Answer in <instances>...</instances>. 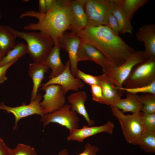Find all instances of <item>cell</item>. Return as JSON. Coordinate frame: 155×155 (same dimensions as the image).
<instances>
[{
  "mask_svg": "<svg viewBox=\"0 0 155 155\" xmlns=\"http://www.w3.org/2000/svg\"><path fill=\"white\" fill-rule=\"evenodd\" d=\"M76 33L101 52L113 66L122 65L135 51L106 25L87 26Z\"/></svg>",
  "mask_w": 155,
  "mask_h": 155,
  "instance_id": "obj_1",
  "label": "cell"
},
{
  "mask_svg": "<svg viewBox=\"0 0 155 155\" xmlns=\"http://www.w3.org/2000/svg\"><path fill=\"white\" fill-rule=\"evenodd\" d=\"M69 0H56L51 9L45 13L34 10L22 13L20 18H36V23H30L24 27L26 30H38L51 37L54 43L59 41L64 33L70 30L71 18L68 5Z\"/></svg>",
  "mask_w": 155,
  "mask_h": 155,
  "instance_id": "obj_2",
  "label": "cell"
},
{
  "mask_svg": "<svg viewBox=\"0 0 155 155\" xmlns=\"http://www.w3.org/2000/svg\"><path fill=\"white\" fill-rule=\"evenodd\" d=\"M9 30L17 37L25 40L28 53L34 62L43 63L54 45L52 38L41 32H25L16 30L8 26Z\"/></svg>",
  "mask_w": 155,
  "mask_h": 155,
  "instance_id": "obj_3",
  "label": "cell"
},
{
  "mask_svg": "<svg viewBox=\"0 0 155 155\" xmlns=\"http://www.w3.org/2000/svg\"><path fill=\"white\" fill-rule=\"evenodd\" d=\"M110 107L112 115L120 123L126 140L130 144L137 145L144 131L141 112L126 115L116 107Z\"/></svg>",
  "mask_w": 155,
  "mask_h": 155,
  "instance_id": "obj_4",
  "label": "cell"
},
{
  "mask_svg": "<svg viewBox=\"0 0 155 155\" xmlns=\"http://www.w3.org/2000/svg\"><path fill=\"white\" fill-rule=\"evenodd\" d=\"M155 81V58L136 65L124 82V88H133L148 85Z\"/></svg>",
  "mask_w": 155,
  "mask_h": 155,
  "instance_id": "obj_5",
  "label": "cell"
},
{
  "mask_svg": "<svg viewBox=\"0 0 155 155\" xmlns=\"http://www.w3.org/2000/svg\"><path fill=\"white\" fill-rule=\"evenodd\" d=\"M143 53V51L142 50L135 51L122 65L118 66H112L103 72L109 77L116 86L123 87L124 82L133 67L145 60Z\"/></svg>",
  "mask_w": 155,
  "mask_h": 155,
  "instance_id": "obj_6",
  "label": "cell"
},
{
  "mask_svg": "<svg viewBox=\"0 0 155 155\" xmlns=\"http://www.w3.org/2000/svg\"><path fill=\"white\" fill-rule=\"evenodd\" d=\"M40 121L45 127L49 123H55L66 128L69 132L79 128V119L77 113L71 109L69 104L41 117Z\"/></svg>",
  "mask_w": 155,
  "mask_h": 155,
  "instance_id": "obj_7",
  "label": "cell"
},
{
  "mask_svg": "<svg viewBox=\"0 0 155 155\" xmlns=\"http://www.w3.org/2000/svg\"><path fill=\"white\" fill-rule=\"evenodd\" d=\"M87 26L106 25L111 12L109 0H86L84 5Z\"/></svg>",
  "mask_w": 155,
  "mask_h": 155,
  "instance_id": "obj_8",
  "label": "cell"
},
{
  "mask_svg": "<svg viewBox=\"0 0 155 155\" xmlns=\"http://www.w3.org/2000/svg\"><path fill=\"white\" fill-rule=\"evenodd\" d=\"M41 89L45 92L42 96L43 100L40 103L44 115L58 110L65 104L66 94L60 86L52 84L41 87Z\"/></svg>",
  "mask_w": 155,
  "mask_h": 155,
  "instance_id": "obj_9",
  "label": "cell"
},
{
  "mask_svg": "<svg viewBox=\"0 0 155 155\" xmlns=\"http://www.w3.org/2000/svg\"><path fill=\"white\" fill-rule=\"evenodd\" d=\"M42 98V94L38 93L35 100L29 104L16 107L9 106L1 102L0 103V110L14 115L15 121L13 129L15 130L17 128L18 122L21 119L34 114L39 115L41 117L44 115L40 105Z\"/></svg>",
  "mask_w": 155,
  "mask_h": 155,
  "instance_id": "obj_10",
  "label": "cell"
},
{
  "mask_svg": "<svg viewBox=\"0 0 155 155\" xmlns=\"http://www.w3.org/2000/svg\"><path fill=\"white\" fill-rule=\"evenodd\" d=\"M82 40L76 33L67 31L64 33L59 41L61 48L68 54L71 71L73 76L75 77L78 69V53Z\"/></svg>",
  "mask_w": 155,
  "mask_h": 155,
  "instance_id": "obj_11",
  "label": "cell"
},
{
  "mask_svg": "<svg viewBox=\"0 0 155 155\" xmlns=\"http://www.w3.org/2000/svg\"><path fill=\"white\" fill-rule=\"evenodd\" d=\"M65 65V68L62 73L57 76L49 79L45 83L41 84L40 86L44 87L52 84L59 85L65 94L70 90L76 92L83 88L84 86V83L72 75L69 60L66 61Z\"/></svg>",
  "mask_w": 155,
  "mask_h": 155,
  "instance_id": "obj_12",
  "label": "cell"
},
{
  "mask_svg": "<svg viewBox=\"0 0 155 155\" xmlns=\"http://www.w3.org/2000/svg\"><path fill=\"white\" fill-rule=\"evenodd\" d=\"M78 61H90L100 66L102 71L112 66L103 54L96 48L82 39L78 50Z\"/></svg>",
  "mask_w": 155,
  "mask_h": 155,
  "instance_id": "obj_13",
  "label": "cell"
},
{
  "mask_svg": "<svg viewBox=\"0 0 155 155\" xmlns=\"http://www.w3.org/2000/svg\"><path fill=\"white\" fill-rule=\"evenodd\" d=\"M114 128V124L110 121L99 126L84 125L81 128L73 129L69 132L67 139L68 141H76L83 143L86 138L98 133L105 132L112 134Z\"/></svg>",
  "mask_w": 155,
  "mask_h": 155,
  "instance_id": "obj_14",
  "label": "cell"
},
{
  "mask_svg": "<svg viewBox=\"0 0 155 155\" xmlns=\"http://www.w3.org/2000/svg\"><path fill=\"white\" fill-rule=\"evenodd\" d=\"M86 0H69L68 6L71 21L70 32L77 33L87 26V19L84 8Z\"/></svg>",
  "mask_w": 155,
  "mask_h": 155,
  "instance_id": "obj_15",
  "label": "cell"
},
{
  "mask_svg": "<svg viewBox=\"0 0 155 155\" xmlns=\"http://www.w3.org/2000/svg\"><path fill=\"white\" fill-rule=\"evenodd\" d=\"M136 38L144 43L145 50L143 56L145 60L155 58V25L149 24L142 26L136 34Z\"/></svg>",
  "mask_w": 155,
  "mask_h": 155,
  "instance_id": "obj_16",
  "label": "cell"
},
{
  "mask_svg": "<svg viewBox=\"0 0 155 155\" xmlns=\"http://www.w3.org/2000/svg\"><path fill=\"white\" fill-rule=\"evenodd\" d=\"M107 105L113 106L121 98L123 91L118 89L109 77L104 73L96 76Z\"/></svg>",
  "mask_w": 155,
  "mask_h": 155,
  "instance_id": "obj_17",
  "label": "cell"
},
{
  "mask_svg": "<svg viewBox=\"0 0 155 155\" xmlns=\"http://www.w3.org/2000/svg\"><path fill=\"white\" fill-rule=\"evenodd\" d=\"M87 98L86 92L84 91H78L72 93L67 98V102L71 106L73 111L82 116L87 122L88 126H93L94 121L90 118L85 106Z\"/></svg>",
  "mask_w": 155,
  "mask_h": 155,
  "instance_id": "obj_18",
  "label": "cell"
},
{
  "mask_svg": "<svg viewBox=\"0 0 155 155\" xmlns=\"http://www.w3.org/2000/svg\"><path fill=\"white\" fill-rule=\"evenodd\" d=\"M54 45L48 54L43 63L51 71L48 78L49 79L55 78L64 70L65 65L62 62L60 56L61 48L59 42L54 43Z\"/></svg>",
  "mask_w": 155,
  "mask_h": 155,
  "instance_id": "obj_19",
  "label": "cell"
},
{
  "mask_svg": "<svg viewBox=\"0 0 155 155\" xmlns=\"http://www.w3.org/2000/svg\"><path fill=\"white\" fill-rule=\"evenodd\" d=\"M48 71V68L43 62H34L29 64L28 75L32 78L33 82L30 102L33 101L35 99L44 74Z\"/></svg>",
  "mask_w": 155,
  "mask_h": 155,
  "instance_id": "obj_20",
  "label": "cell"
},
{
  "mask_svg": "<svg viewBox=\"0 0 155 155\" xmlns=\"http://www.w3.org/2000/svg\"><path fill=\"white\" fill-rule=\"evenodd\" d=\"M112 13L116 18L121 33L131 34L133 29L130 20L126 16L119 5L118 0H109Z\"/></svg>",
  "mask_w": 155,
  "mask_h": 155,
  "instance_id": "obj_21",
  "label": "cell"
},
{
  "mask_svg": "<svg viewBox=\"0 0 155 155\" xmlns=\"http://www.w3.org/2000/svg\"><path fill=\"white\" fill-rule=\"evenodd\" d=\"M111 106L122 110L123 113L131 112L133 113L140 112L142 105L137 94L127 92L125 98H121L114 105Z\"/></svg>",
  "mask_w": 155,
  "mask_h": 155,
  "instance_id": "obj_22",
  "label": "cell"
},
{
  "mask_svg": "<svg viewBox=\"0 0 155 155\" xmlns=\"http://www.w3.org/2000/svg\"><path fill=\"white\" fill-rule=\"evenodd\" d=\"M16 37L8 26L0 24V52L5 56L15 46Z\"/></svg>",
  "mask_w": 155,
  "mask_h": 155,
  "instance_id": "obj_23",
  "label": "cell"
},
{
  "mask_svg": "<svg viewBox=\"0 0 155 155\" xmlns=\"http://www.w3.org/2000/svg\"><path fill=\"white\" fill-rule=\"evenodd\" d=\"M149 1L148 0H118L120 8L130 21L135 12Z\"/></svg>",
  "mask_w": 155,
  "mask_h": 155,
  "instance_id": "obj_24",
  "label": "cell"
},
{
  "mask_svg": "<svg viewBox=\"0 0 155 155\" xmlns=\"http://www.w3.org/2000/svg\"><path fill=\"white\" fill-rule=\"evenodd\" d=\"M27 53L28 49L26 44L23 42L18 43L4 56L0 62V66L18 60Z\"/></svg>",
  "mask_w": 155,
  "mask_h": 155,
  "instance_id": "obj_25",
  "label": "cell"
},
{
  "mask_svg": "<svg viewBox=\"0 0 155 155\" xmlns=\"http://www.w3.org/2000/svg\"><path fill=\"white\" fill-rule=\"evenodd\" d=\"M146 152H155V131L144 130L138 141L137 145Z\"/></svg>",
  "mask_w": 155,
  "mask_h": 155,
  "instance_id": "obj_26",
  "label": "cell"
},
{
  "mask_svg": "<svg viewBox=\"0 0 155 155\" xmlns=\"http://www.w3.org/2000/svg\"><path fill=\"white\" fill-rule=\"evenodd\" d=\"M139 100L142 105V112L155 113V94L144 93L139 96Z\"/></svg>",
  "mask_w": 155,
  "mask_h": 155,
  "instance_id": "obj_27",
  "label": "cell"
},
{
  "mask_svg": "<svg viewBox=\"0 0 155 155\" xmlns=\"http://www.w3.org/2000/svg\"><path fill=\"white\" fill-rule=\"evenodd\" d=\"M117 88L118 89L123 91L134 94L143 93L155 94V81L148 85L135 88H126L123 87H117Z\"/></svg>",
  "mask_w": 155,
  "mask_h": 155,
  "instance_id": "obj_28",
  "label": "cell"
},
{
  "mask_svg": "<svg viewBox=\"0 0 155 155\" xmlns=\"http://www.w3.org/2000/svg\"><path fill=\"white\" fill-rule=\"evenodd\" d=\"M141 113L144 130L155 131V113Z\"/></svg>",
  "mask_w": 155,
  "mask_h": 155,
  "instance_id": "obj_29",
  "label": "cell"
},
{
  "mask_svg": "<svg viewBox=\"0 0 155 155\" xmlns=\"http://www.w3.org/2000/svg\"><path fill=\"white\" fill-rule=\"evenodd\" d=\"M11 155H38L34 149L29 145L19 144L12 149Z\"/></svg>",
  "mask_w": 155,
  "mask_h": 155,
  "instance_id": "obj_30",
  "label": "cell"
},
{
  "mask_svg": "<svg viewBox=\"0 0 155 155\" xmlns=\"http://www.w3.org/2000/svg\"><path fill=\"white\" fill-rule=\"evenodd\" d=\"M90 86L93 100L102 104L107 105L100 86L98 85H94Z\"/></svg>",
  "mask_w": 155,
  "mask_h": 155,
  "instance_id": "obj_31",
  "label": "cell"
},
{
  "mask_svg": "<svg viewBox=\"0 0 155 155\" xmlns=\"http://www.w3.org/2000/svg\"><path fill=\"white\" fill-rule=\"evenodd\" d=\"M76 77L90 86L94 85H99L98 80L96 76L85 73L79 69L77 71Z\"/></svg>",
  "mask_w": 155,
  "mask_h": 155,
  "instance_id": "obj_32",
  "label": "cell"
},
{
  "mask_svg": "<svg viewBox=\"0 0 155 155\" xmlns=\"http://www.w3.org/2000/svg\"><path fill=\"white\" fill-rule=\"evenodd\" d=\"M99 150L97 147L88 143L85 145L83 151L78 155H96ZM57 155H69V154L67 150L63 149L60 151Z\"/></svg>",
  "mask_w": 155,
  "mask_h": 155,
  "instance_id": "obj_33",
  "label": "cell"
},
{
  "mask_svg": "<svg viewBox=\"0 0 155 155\" xmlns=\"http://www.w3.org/2000/svg\"><path fill=\"white\" fill-rule=\"evenodd\" d=\"M107 26L118 34L121 33V31L118 22L111 11L109 14Z\"/></svg>",
  "mask_w": 155,
  "mask_h": 155,
  "instance_id": "obj_34",
  "label": "cell"
},
{
  "mask_svg": "<svg viewBox=\"0 0 155 155\" xmlns=\"http://www.w3.org/2000/svg\"><path fill=\"white\" fill-rule=\"evenodd\" d=\"M17 60H16L3 65L0 66V84L7 80L6 74L7 70Z\"/></svg>",
  "mask_w": 155,
  "mask_h": 155,
  "instance_id": "obj_35",
  "label": "cell"
},
{
  "mask_svg": "<svg viewBox=\"0 0 155 155\" xmlns=\"http://www.w3.org/2000/svg\"><path fill=\"white\" fill-rule=\"evenodd\" d=\"M12 149L6 146L3 140L0 138V155H11Z\"/></svg>",
  "mask_w": 155,
  "mask_h": 155,
  "instance_id": "obj_36",
  "label": "cell"
},
{
  "mask_svg": "<svg viewBox=\"0 0 155 155\" xmlns=\"http://www.w3.org/2000/svg\"><path fill=\"white\" fill-rule=\"evenodd\" d=\"M39 12L42 13H45L47 11L45 0L39 1Z\"/></svg>",
  "mask_w": 155,
  "mask_h": 155,
  "instance_id": "obj_37",
  "label": "cell"
},
{
  "mask_svg": "<svg viewBox=\"0 0 155 155\" xmlns=\"http://www.w3.org/2000/svg\"><path fill=\"white\" fill-rule=\"evenodd\" d=\"M47 11L50 10L53 6L55 0H45Z\"/></svg>",
  "mask_w": 155,
  "mask_h": 155,
  "instance_id": "obj_38",
  "label": "cell"
},
{
  "mask_svg": "<svg viewBox=\"0 0 155 155\" xmlns=\"http://www.w3.org/2000/svg\"><path fill=\"white\" fill-rule=\"evenodd\" d=\"M5 56L0 52V62L1 61Z\"/></svg>",
  "mask_w": 155,
  "mask_h": 155,
  "instance_id": "obj_39",
  "label": "cell"
},
{
  "mask_svg": "<svg viewBox=\"0 0 155 155\" xmlns=\"http://www.w3.org/2000/svg\"><path fill=\"white\" fill-rule=\"evenodd\" d=\"M0 18H1V13H0Z\"/></svg>",
  "mask_w": 155,
  "mask_h": 155,
  "instance_id": "obj_40",
  "label": "cell"
},
{
  "mask_svg": "<svg viewBox=\"0 0 155 155\" xmlns=\"http://www.w3.org/2000/svg\"><path fill=\"white\" fill-rule=\"evenodd\" d=\"M1 18H0V19Z\"/></svg>",
  "mask_w": 155,
  "mask_h": 155,
  "instance_id": "obj_41",
  "label": "cell"
}]
</instances>
